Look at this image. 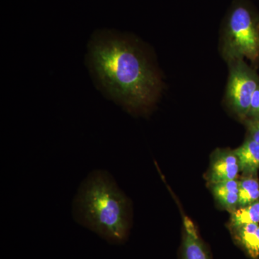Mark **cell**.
I'll list each match as a JSON object with an SVG mask.
<instances>
[{"mask_svg":"<svg viewBox=\"0 0 259 259\" xmlns=\"http://www.w3.org/2000/svg\"><path fill=\"white\" fill-rule=\"evenodd\" d=\"M88 63L102 93L129 111H145L157 99L159 78L134 40L112 33L96 35L89 45Z\"/></svg>","mask_w":259,"mask_h":259,"instance_id":"cell-1","label":"cell"},{"mask_svg":"<svg viewBox=\"0 0 259 259\" xmlns=\"http://www.w3.org/2000/svg\"><path fill=\"white\" fill-rule=\"evenodd\" d=\"M75 220L110 243L125 239L130 226L128 199L106 171L91 172L73 204Z\"/></svg>","mask_w":259,"mask_h":259,"instance_id":"cell-2","label":"cell"},{"mask_svg":"<svg viewBox=\"0 0 259 259\" xmlns=\"http://www.w3.org/2000/svg\"><path fill=\"white\" fill-rule=\"evenodd\" d=\"M223 52L229 62L243 57L250 60L258 57V33L250 13L245 8H237L232 13L223 40Z\"/></svg>","mask_w":259,"mask_h":259,"instance_id":"cell-3","label":"cell"},{"mask_svg":"<svg viewBox=\"0 0 259 259\" xmlns=\"http://www.w3.org/2000/svg\"><path fill=\"white\" fill-rule=\"evenodd\" d=\"M227 85L226 99L235 113L241 117L248 116L252 97L258 83L254 74L242 59L231 61Z\"/></svg>","mask_w":259,"mask_h":259,"instance_id":"cell-4","label":"cell"},{"mask_svg":"<svg viewBox=\"0 0 259 259\" xmlns=\"http://www.w3.org/2000/svg\"><path fill=\"white\" fill-rule=\"evenodd\" d=\"M241 171L239 161L234 151L218 149L211 158L207 180L209 185L236 180Z\"/></svg>","mask_w":259,"mask_h":259,"instance_id":"cell-5","label":"cell"},{"mask_svg":"<svg viewBox=\"0 0 259 259\" xmlns=\"http://www.w3.org/2000/svg\"><path fill=\"white\" fill-rule=\"evenodd\" d=\"M211 190L218 203L230 213L238 207L239 182L225 181L211 185Z\"/></svg>","mask_w":259,"mask_h":259,"instance_id":"cell-6","label":"cell"},{"mask_svg":"<svg viewBox=\"0 0 259 259\" xmlns=\"http://www.w3.org/2000/svg\"><path fill=\"white\" fill-rule=\"evenodd\" d=\"M240 168L245 176H253L259 168V144L254 140H246L240 147L234 150Z\"/></svg>","mask_w":259,"mask_h":259,"instance_id":"cell-7","label":"cell"},{"mask_svg":"<svg viewBox=\"0 0 259 259\" xmlns=\"http://www.w3.org/2000/svg\"><path fill=\"white\" fill-rule=\"evenodd\" d=\"M184 259H209L193 223L189 218L184 220Z\"/></svg>","mask_w":259,"mask_h":259,"instance_id":"cell-8","label":"cell"},{"mask_svg":"<svg viewBox=\"0 0 259 259\" xmlns=\"http://www.w3.org/2000/svg\"><path fill=\"white\" fill-rule=\"evenodd\" d=\"M237 239L253 258L259 256V226L248 224L233 229Z\"/></svg>","mask_w":259,"mask_h":259,"instance_id":"cell-9","label":"cell"},{"mask_svg":"<svg viewBox=\"0 0 259 259\" xmlns=\"http://www.w3.org/2000/svg\"><path fill=\"white\" fill-rule=\"evenodd\" d=\"M253 223H259V200L249 205L238 207L231 213L230 226L232 229Z\"/></svg>","mask_w":259,"mask_h":259,"instance_id":"cell-10","label":"cell"},{"mask_svg":"<svg viewBox=\"0 0 259 259\" xmlns=\"http://www.w3.org/2000/svg\"><path fill=\"white\" fill-rule=\"evenodd\" d=\"M239 182L238 207H245L259 199V182L252 176H246Z\"/></svg>","mask_w":259,"mask_h":259,"instance_id":"cell-11","label":"cell"},{"mask_svg":"<svg viewBox=\"0 0 259 259\" xmlns=\"http://www.w3.org/2000/svg\"><path fill=\"white\" fill-rule=\"evenodd\" d=\"M248 116L252 118H259V86L252 97Z\"/></svg>","mask_w":259,"mask_h":259,"instance_id":"cell-12","label":"cell"},{"mask_svg":"<svg viewBox=\"0 0 259 259\" xmlns=\"http://www.w3.org/2000/svg\"><path fill=\"white\" fill-rule=\"evenodd\" d=\"M248 131L250 139L259 144V118H252L248 122Z\"/></svg>","mask_w":259,"mask_h":259,"instance_id":"cell-13","label":"cell"}]
</instances>
